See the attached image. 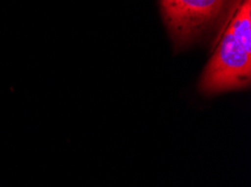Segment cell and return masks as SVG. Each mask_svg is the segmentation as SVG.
I'll use <instances>...</instances> for the list:
<instances>
[{"label": "cell", "mask_w": 251, "mask_h": 187, "mask_svg": "<svg viewBox=\"0 0 251 187\" xmlns=\"http://www.w3.org/2000/svg\"><path fill=\"white\" fill-rule=\"evenodd\" d=\"M251 79V0L241 6L220 37L200 87L205 94L248 87Z\"/></svg>", "instance_id": "1"}, {"label": "cell", "mask_w": 251, "mask_h": 187, "mask_svg": "<svg viewBox=\"0 0 251 187\" xmlns=\"http://www.w3.org/2000/svg\"><path fill=\"white\" fill-rule=\"evenodd\" d=\"M243 0H160L175 49L219 40Z\"/></svg>", "instance_id": "2"}]
</instances>
